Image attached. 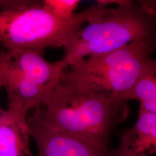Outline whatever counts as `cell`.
<instances>
[{
  "label": "cell",
  "instance_id": "cell-1",
  "mask_svg": "<svg viewBox=\"0 0 156 156\" xmlns=\"http://www.w3.org/2000/svg\"><path fill=\"white\" fill-rule=\"evenodd\" d=\"M128 114L127 102L96 90L66 69L31 117L46 128L107 151L112 130Z\"/></svg>",
  "mask_w": 156,
  "mask_h": 156
},
{
  "label": "cell",
  "instance_id": "cell-2",
  "mask_svg": "<svg viewBox=\"0 0 156 156\" xmlns=\"http://www.w3.org/2000/svg\"><path fill=\"white\" fill-rule=\"evenodd\" d=\"M156 1H130L98 12L73 34L60 61L66 68L86 57L104 54L134 42L156 41Z\"/></svg>",
  "mask_w": 156,
  "mask_h": 156
},
{
  "label": "cell",
  "instance_id": "cell-3",
  "mask_svg": "<svg viewBox=\"0 0 156 156\" xmlns=\"http://www.w3.org/2000/svg\"><path fill=\"white\" fill-rule=\"evenodd\" d=\"M100 8L96 4L62 20L46 10L42 1H23L16 8L0 11V44L6 50H31L41 54L48 48H64Z\"/></svg>",
  "mask_w": 156,
  "mask_h": 156
},
{
  "label": "cell",
  "instance_id": "cell-4",
  "mask_svg": "<svg viewBox=\"0 0 156 156\" xmlns=\"http://www.w3.org/2000/svg\"><path fill=\"white\" fill-rule=\"evenodd\" d=\"M156 42H134L110 52L89 56L67 67L73 76L93 89L126 102L140 75L156 64L151 57Z\"/></svg>",
  "mask_w": 156,
  "mask_h": 156
},
{
  "label": "cell",
  "instance_id": "cell-5",
  "mask_svg": "<svg viewBox=\"0 0 156 156\" xmlns=\"http://www.w3.org/2000/svg\"><path fill=\"white\" fill-rule=\"evenodd\" d=\"M0 67L18 73L45 89L66 69L61 61L48 62L42 54L31 50H1Z\"/></svg>",
  "mask_w": 156,
  "mask_h": 156
},
{
  "label": "cell",
  "instance_id": "cell-6",
  "mask_svg": "<svg viewBox=\"0 0 156 156\" xmlns=\"http://www.w3.org/2000/svg\"><path fill=\"white\" fill-rule=\"evenodd\" d=\"M38 156H107L105 151L68 134L46 128L32 117L27 119Z\"/></svg>",
  "mask_w": 156,
  "mask_h": 156
},
{
  "label": "cell",
  "instance_id": "cell-7",
  "mask_svg": "<svg viewBox=\"0 0 156 156\" xmlns=\"http://www.w3.org/2000/svg\"><path fill=\"white\" fill-rule=\"evenodd\" d=\"M156 152V113L139 110L133 127L123 133L116 151L107 156H149Z\"/></svg>",
  "mask_w": 156,
  "mask_h": 156
},
{
  "label": "cell",
  "instance_id": "cell-8",
  "mask_svg": "<svg viewBox=\"0 0 156 156\" xmlns=\"http://www.w3.org/2000/svg\"><path fill=\"white\" fill-rule=\"evenodd\" d=\"M27 117L7 109L0 116V156H34Z\"/></svg>",
  "mask_w": 156,
  "mask_h": 156
},
{
  "label": "cell",
  "instance_id": "cell-9",
  "mask_svg": "<svg viewBox=\"0 0 156 156\" xmlns=\"http://www.w3.org/2000/svg\"><path fill=\"white\" fill-rule=\"evenodd\" d=\"M126 99L138 101L140 109L156 113V64L143 73L129 91Z\"/></svg>",
  "mask_w": 156,
  "mask_h": 156
},
{
  "label": "cell",
  "instance_id": "cell-10",
  "mask_svg": "<svg viewBox=\"0 0 156 156\" xmlns=\"http://www.w3.org/2000/svg\"><path fill=\"white\" fill-rule=\"evenodd\" d=\"M80 2L79 0H45L42 1V4L54 16L67 20L75 15Z\"/></svg>",
  "mask_w": 156,
  "mask_h": 156
},
{
  "label": "cell",
  "instance_id": "cell-11",
  "mask_svg": "<svg viewBox=\"0 0 156 156\" xmlns=\"http://www.w3.org/2000/svg\"><path fill=\"white\" fill-rule=\"evenodd\" d=\"M2 87V83H1V78H0V90L1 89ZM4 109L1 107L0 106V116H1V115H2V112H4Z\"/></svg>",
  "mask_w": 156,
  "mask_h": 156
}]
</instances>
